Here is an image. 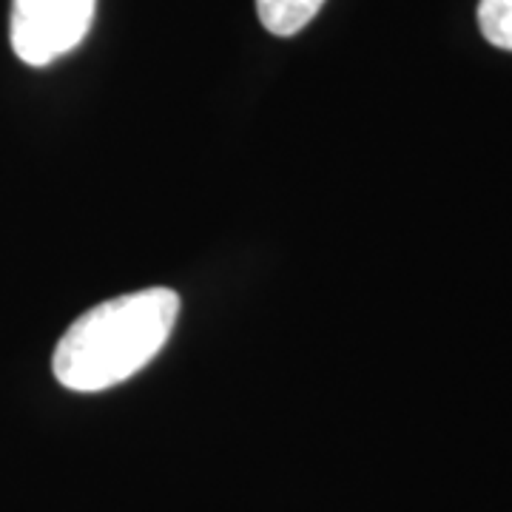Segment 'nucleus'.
I'll return each mask as SVG.
<instances>
[{
  "mask_svg": "<svg viewBox=\"0 0 512 512\" xmlns=\"http://www.w3.org/2000/svg\"><path fill=\"white\" fill-rule=\"evenodd\" d=\"M180 313L168 288L126 293L86 311L57 342V382L77 393H97L126 382L165 348Z\"/></svg>",
  "mask_w": 512,
  "mask_h": 512,
  "instance_id": "f257e3e1",
  "label": "nucleus"
},
{
  "mask_svg": "<svg viewBox=\"0 0 512 512\" xmlns=\"http://www.w3.org/2000/svg\"><path fill=\"white\" fill-rule=\"evenodd\" d=\"M97 0H12L9 37L26 66H49L89 35Z\"/></svg>",
  "mask_w": 512,
  "mask_h": 512,
  "instance_id": "f03ea898",
  "label": "nucleus"
},
{
  "mask_svg": "<svg viewBox=\"0 0 512 512\" xmlns=\"http://www.w3.org/2000/svg\"><path fill=\"white\" fill-rule=\"evenodd\" d=\"M325 0H256V15L276 37H291L311 23Z\"/></svg>",
  "mask_w": 512,
  "mask_h": 512,
  "instance_id": "7ed1b4c3",
  "label": "nucleus"
},
{
  "mask_svg": "<svg viewBox=\"0 0 512 512\" xmlns=\"http://www.w3.org/2000/svg\"><path fill=\"white\" fill-rule=\"evenodd\" d=\"M478 26L495 49L512 52V0H481Z\"/></svg>",
  "mask_w": 512,
  "mask_h": 512,
  "instance_id": "20e7f679",
  "label": "nucleus"
}]
</instances>
